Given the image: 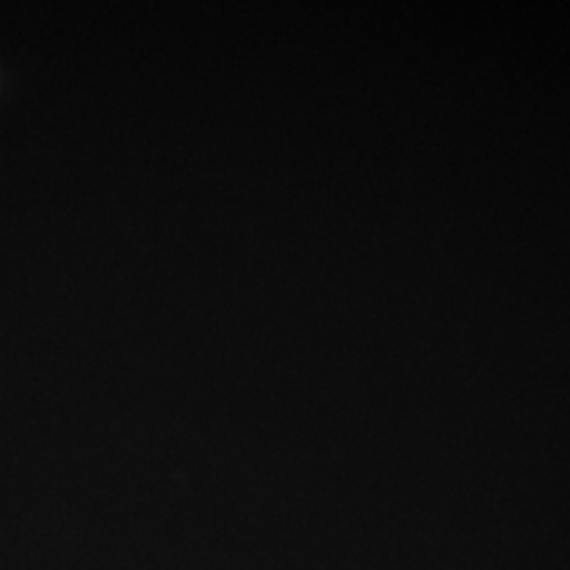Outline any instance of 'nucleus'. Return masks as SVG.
<instances>
[]
</instances>
